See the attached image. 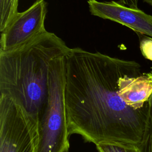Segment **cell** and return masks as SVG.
<instances>
[{"label":"cell","mask_w":152,"mask_h":152,"mask_svg":"<svg viewBox=\"0 0 152 152\" xmlns=\"http://www.w3.org/2000/svg\"><path fill=\"white\" fill-rule=\"evenodd\" d=\"M141 65L80 48L66 57L65 103L69 136L86 142H118L138 145L145 127L148 102L135 109L119 95V79L141 75Z\"/></svg>","instance_id":"cell-1"},{"label":"cell","mask_w":152,"mask_h":152,"mask_svg":"<svg viewBox=\"0 0 152 152\" xmlns=\"http://www.w3.org/2000/svg\"><path fill=\"white\" fill-rule=\"evenodd\" d=\"M139 0H118L119 2L123 4H131L138 1Z\"/></svg>","instance_id":"cell-12"},{"label":"cell","mask_w":152,"mask_h":152,"mask_svg":"<svg viewBox=\"0 0 152 152\" xmlns=\"http://www.w3.org/2000/svg\"><path fill=\"white\" fill-rule=\"evenodd\" d=\"M68 52L55 58L50 64L48 97L37 120L36 152L69 151V135L64 94Z\"/></svg>","instance_id":"cell-3"},{"label":"cell","mask_w":152,"mask_h":152,"mask_svg":"<svg viewBox=\"0 0 152 152\" xmlns=\"http://www.w3.org/2000/svg\"><path fill=\"white\" fill-rule=\"evenodd\" d=\"M48 11L45 0H36L26 10L18 12L1 32L0 51L18 48L46 31Z\"/></svg>","instance_id":"cell-5"},{"label":"cell","mask_w":152,"mask_h":152,"mask_svg":"<svg viewBox=\"0 0 152 152\" xmlns=\"http://www.w3.org/2000/svg\"><path fill=\"white\" fill-rule=\"evenodd\" d=\"M90 14L125 26L137 34L152 37V15L118 1L87 0Z\"/></svg>","instance_id":"cell-6"},{"label":"cell","mask_w":152,"mask_h":152,"mask_svg":"<svg viewBox=\"0 0 152 152\" xmlns=\"http://www.w3.org/2000/svg\"><path fill=\"white\" fill-rule=\"evenodd\" d=\"M99 152H140L138 145L118 142H100L96 144Z\"/></svg>","instance_id":"cell-10"},{"label":"cell","mask_w":152,"mask_h":152,"mask_svg":"<svg viewBox=\"0 0 152 152\" xmlns=\"http://www.w3.org/2000/svg\"><path fill=\"white\" fill-rule=\"evenodd\" d=\"M19 0H0V31L18 12Z\"/></svg>","instance_id":"cell-8"},{"label":"cell","mask_w":152,"mask_h":152,"mask_svg":"<svg viewBox=\"0 0 152 152\" xmlns=\"http://www.w3.org/2000/svg\"><path fill=\"white\" fill-rule=\"evenodd\" d=\"M119 95L129 106L142 107L152 94V82L146 75H125L118 81Z\"/></svg>","instance_id":"cell-7"},{"label":"cell","mask_w":152,"mask_h":152,"mask_svg":"<svg viewBox=\"0 0 152 152\" xmlns=\"http://www.w3.org/2000/svg\"><path fill=\"white\" fill-rule=\"evenodd\" d=\"M144 1L152 7V0H144Z\"/></svg>","instance_id":"cell-13"},{"label":"cell","mask_w":152,"mask_h":152,"mask_svg":"<svg viewBox=\"0 0 152 152\" xmlns=\"http://www.w3.org/2000/svg\"><path fill=\"white\" fill-rule=\"evenodd\" d=\"M36 121L11 98L0 95V152H36Z\"/></svg>","instance_id":"cell-4"},{"label":"cell","mask_w":152,"mask_h":152,"mask_svg":"<svg viewBox=\"0 0 152 152\" xmlns=\"http://www.w3.org/2000/svg\"><path fill=\"white\" fill-rule=\"evenodd\" d=\"M147 75H148V77H149V78L150 79V80H151V82H152V73H148V74H147Z\"/></svg>","instance_id":"cell-14"},{"label":"cell","mask_w":152,"mask_h":152,"mask_svg":"<svg viewBox=\"0 0 152 152\" xmlns=\"http://www.w3.org/2000/svg\"><path fill=\"white\" fill-rule=\"evenodd\" d=\"M69 49L46 30L18 48L0 51V95L11 98L37 122L48 97L51 62Z\"/></svg>","instance_id":"cell-2"},{"label":"cell","mask_w":152,"mask_h":152,"mask_svg":"<svg viewBox=\"0 0 152 152\" xmlns=\"http://www.w3.org/2000/svg\"><path fill=\"white\" fill-rule=\"evenodd\" d=\"M145 127L138 147L140 152H152V94L148 99Z\"/></svg>","instance_id":"cell-9"},{"label":"cell","mask_w":152,"mask_h":152,"mask_svg":"<svg viewBox=\"0 0 152 152\" xmlns=\"http://www.w3.org/2000/svg\"><path fill=\"white\" fill-rule=\"evenodd\" d=\"M140 39V48L144 57L152 61V37L145 34H137Z\"/></svg>","instance_id":"cell-11"}]
</instances>
